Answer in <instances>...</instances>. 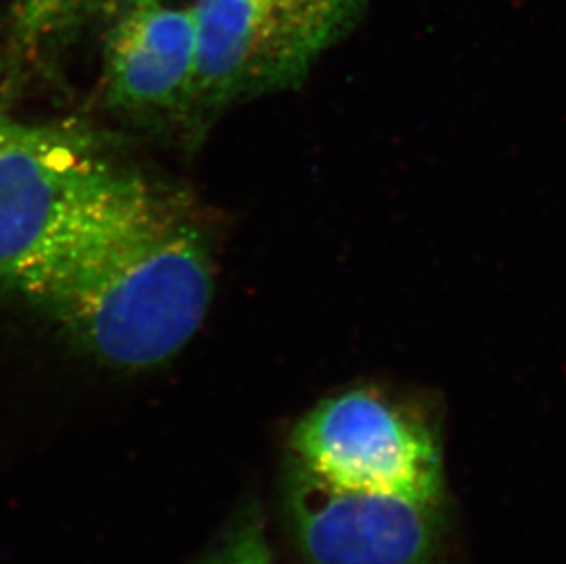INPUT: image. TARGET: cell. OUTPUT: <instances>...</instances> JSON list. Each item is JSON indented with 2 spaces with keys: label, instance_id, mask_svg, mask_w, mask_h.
<instances>
[{
  "label": "cell",
  "instance_id": "cell-9",
  "mask_svg": "<svg viewBox=\"0 0 566 564\" xmlns=\"http://www.w3.org/2000/svg\"><path fill=\"white\" fill-rule=\"evenodd\" d=\"M0 77H2V61H0Z\"/></svg>",
  "mask_w": 566,
  "mask_h": 564
},
{
  "label": "cell",
  "instance_id": "cell-2",
  "mask_svg": "<svg viewBox=\"0 0 566 564\" xmlns=\"http://www.w3.org/2000/svg\"><path fill=\"white\" fill-rule=\"evenodd\" d=\"M365 0H197L189 117L300 83L358 21Z\"/></svg>",
  "mask_w": 566,
  "mask_h": 564
},
{
  "label": "cell",
  "instance_id": "cell-3",
  "mask_svg": "<svg viewBox=\"0 0 566 564\" xmlns=\"http://www.w3.org/2000/svg\"><path fill=\"white\" fill-rule=\"evenodd\" d=\"M290 449L292 458L332 484L442 502L439 440L417 416L373 390L323 399L297 421Z\"/></svg>",
  "mask_w": 566,
  "mask_h": 564
},
{
  "label": "cell",
  "instance_id": "cell-1",
  "mask_svg": "<svg viewBox=\"0 0 566 564\" xmlns=\"http://www.w3.org/2000/svg\"><path fill=\"white\" fill-rule=\"evenodd\" d=\"M99 362L158 367L195 337L213 299L202 229L118 169L0 279Z\"/></svg>",
  "mask_w": 566,
  "mask_h": 564
},
{
  "label": "cell",
  "instance_id": "cell-6",
  "mask_svg": "<svg viewBox=\"0 0 566 564\" xmlns=\"http://www.w3.org/2000/svg\"><path fill=\"white\" fill-rule=\"evenodd\" d=\"M197 54L195 8L160 0L128 6L105 49L108 103L136 116L188 117Z\"/></svg>",
  "mask_w": 566,
  "mask_h": 564
},
{
  "label": "cell",
  "instance_id": "cell-7",
  "mask_svg": "<svg viewBox=\"0 0 566 564\" xmlns=\"http://www.w3.org/2000/svg\"><path fill=\"white\" fill-rule=\"evenodd\" d=\"M202 564H275L261 515L247 510L237 516Z\"/></svg>",
  "mask_w": 566,
  "mask_h": 564
},
{
  "label": "cell",
  "instance_id": "cell-4",
  "mask_svg": "<svg viewBox=\"0 0 566 564\" xmlns=\"http://www.w3.org/2000/svg\"><path fill=\"white\" fill-rule=\"evenodd\" d=\"M284 506L308 564H429L442 535L440 502L348 490L292 457Z\"/></svg>",
  "mask_w": 566,
  "mask_h": 564
},
{
  "label": "cell",
  "instance_id": "cell-8",
  "mask_svg": "<svg viewBox=\"0 0 566 564\" xmlns=\"http://www.w3.org/2000/svg\"><path fill=\"white\" fill-rule=\"evenodd\" d=\"M139 2H145V0H128V6L139 4Z\"/></svg>",
  "mask_w": 566,
  "mask_h": 564
},
{
  "label": "cell",
  "instance_id": "cell-5",
  "mask_svg": "<svg viewBox=\"0 0 566 564\" xmlns=\"http://www.w3.org/2000/svg\"><path fill=\"white\" fill-rule=\"evenodd\" d=\"M118 169L88 134L0 119V279Z\"/></svg>",
  "mask_w": 566,
  "mask_h": 564
}]
</instances>
